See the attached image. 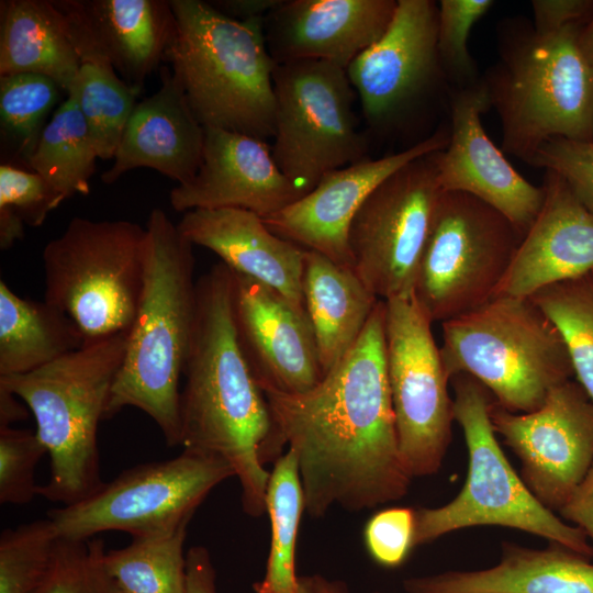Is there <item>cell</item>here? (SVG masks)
<instances>
[{"label": "cell", "mask_w": 593, "mask_h": 593, "mask_svg": "<svg viewBox=\"0 0 593 593\" xmlns=\"http://www.w3.org/2000/svg\"><path fill=\"white\" fill-rule=\"evenodd\" d=\"M385 307L379 300L344 358L311 390L264 391L273 423L267 462L295 451L312 518L337 505L359 512L402 499V462L388 379Z\"/></svg>", "instance_id": "cell-1"}, {"label": "cell", "mask_w": 593, "mask_h": 593, "mask_svg": "<svg viewBox=\"0 0 593 593\" xmlns=\"http://www.w3.org/2000/svg\"><path fill=\"white\" fill-rule=\"evenodd\" d=\"M233 275L217 262L195 284V315L180 392V446L234 470L245 513H266L265 468L273 423L240 350L232 310Z\"/></svg>", "instance_id": "cell-2"}, {"label": "cell", "mask_w": 593, "mask_h": 593, "mask_svg": "<svg viewBox=\"0 0 593 593\" xmlns=\"http://www.w3.org/2000/svg\"><path fill=\"white\" fill-rule=\"evenodd\" d=\"M145 228L143 289L105 419L136 407L157 424L166 444L176 447L179 385L195 315L193 245L159 208L152 210Z\"/></svg>", "instance_id": "cell-3"}, {"label": "cell", "mask_w": 593, "mask_h": 593, "mask_svg": "<svg viewBox=\"0 0 593 593\" xmlns=\"http://www.w3.org/2000/svg\"><path fill=\"white\" fill-rule=\"evenodd\" d=\"M573 24L539 34L510 20L501 58L482 78L502 125V152L526 164L556 137L593 141V64L582 54Z\"/></svg>", "instance_id": "cell-4"}, {"label": "cell", "mask_w": 593, "mask_h": 593, "mask_svg": "<svg viewBox=\"0 0 593 593\" xmlns=\"http://www.w3.org/2000/svg\"><path fill=\"white\" fill-rule=\"evenodd\" d=\"M176 34L166 61L204 127L273 138L276 63L265 18L231 19L210 2L169 0Z\"/></svg>", "instance_id": "cell-5"}, {"label": "cell", "mask_w": 593, "mask_h": 593, "mask_svg": "<svg viewBox=\"0 0 593 593\" xmlns=\"http://www.w3.org/2000/svg\"><path fill=\"white\" fill-rule=\"evenodd\" d=\"M127 333L86 344L32 372L0 376V385L33 414L35 433L49 456L48 482L37 488V495L47 501L76 504L104 483L98 427L105 419Z\"/></svg>", "instance_id": "cell-6"}, {"label": "cell", "mask_w": 593, "mask_h": 593, "mask_svg": "<svg viewBox=\"0 0 593 593\" xmlns=\"http://www.w3.org/2000/svg\"><path fill=\"white\" fill-rule=\"evenodd\" d=\"M441 328L449 379L471 376L511 412L536 411L574 376L561 333L529 296L495 295Z\"/></svg>", "instance_id": "cell-7"}, {"label": "cell", "mask_w": 593, "mask_h": 593, "mask_svg": "<svg viewBox=\"0 0 593 593\" xmlns=\"http://www.w3.org/2000/svg\"><path fill=\"white\" fill-rule=\"evenodd\" d=\"M454 419L468 449V473L460 492L438 507L415 511L414 547L462 528L502 526L527 532L586 558L585 533L557 516L530 492L507 460L490 418L491 393L469 374L450 379Z\"/></svg>", "instance_id": "cell-8"}, {"label": "cell", "mask_w": 593, "mask_h": 593, "mask_svg": "<svg viewBox=\"0 0 593 593\" xmlns=\"http://www.w3.org/2000/svg\"><path fill=\"white\" fill-rule=\"evenodd\" d=\"M145 239L146 228L134 222L75 216L44 247V300L77 325L86 344L131 328L143 289Z\"/></svg>", "instance_id": "cell-9"}, {"label": "cell", "mask_w": 593, "mask_h": 593, "mask_svg": "<svg viewBox=\"0 0 593 593\" xmlns=\"http://www.w3.org/2000/svg\"><path fill=\"white\" fill-rule=\"evenodd\" d=\"M523 239L499 211L465 192H443L418 262L414 295L432 322L489 301Z\"/></svg>", "instance_id": "cell-10"}, {"label": "cell", "mask_w": 593, "mask_h": 593, "mask_svg": "<svg viewBox=\"0 0 593 593\" xmlns=\"http://www.w3.org/2000/svg\"><path fill=\"white\" fill-rule=\"evenodd\" d=\"M272 157L304 194L335 169L367 158L358 130L356 92L345 68L323 60L276 65Z\"/></svg>", "instance_id": "cell-11"}, {"label": "cell", "mask_w": 593, "mask_h": 593, "mask_svg": "<svg viewBox=\"0 0 593 593\" xmlns=\"http://www.w3.org/2000/svg\"><path fill=\"white\" fill-rule=\"evenodd\" d=\"M235 477L222 458L183 449L177 457L134 466L89 497L47 512L63 539L92 538L109 530L132 537L189 524L210 492Z\"/></svg>", "instance_id": "cell-12"}, {"label": "cell", "mask_w": 593, "mask_h": 593, "mask_svg": "<svg viewBox=\"0 0 593 593\" xmlns=\"http://www.w3.org/2000/svg\"><path fill=\"white\" fill-rule=\"evenodd\" d=\"M438 3L398 0L385 33L346 68L369 130L393 137L423 121L451 87L437 44Z\"/></svg>", "instance_id": "cell-13"}, {"label": "cell", "mask_w": 593, "mask_h": 593, "mask_svg": "<svg viewBox=\"0 0 593 593\" xmlns=\"http://www.w3.org/2000/svg\"><path fill=\"white\" fill-rule=\"evenodd\" d=\"M388 379L399 448L409 475L441 467L451 441L454 400L433 322L414 292L384 301Z\"/></svg>", "instance_id": "cell-14"}, {"label": "cell", "mask_w": 593, "mask_h": 593, "mask_svg": "<svg viewBox=\"0 0 593 593\" xmlns=\"http://www.w3.org/2000/svg\"><path fill=\"white\" fill-rule=\"evenodd\" d=\"M436 154L417 157L390 175L369 194L350 224L353 269L379 300L414 291L418 262L443 193Z\"/></svg>", "instance_id": "cell-15"}, {"label": "cell", "mask_w": 593, "mask_h": 593, "mask_svg": "<svg viewBox=\"0 0 593 593\" xmlns=\"http://www.w3.org/2000/svg\"><path fill=\"white\" fill-rule=\"evenodd\" d=\"M490 418L521 460L524 483L542 505L559 512L593 466L592 399L571 379L529 413L511 412L493 400Z\"/></svg>", "instance_id": "cell-16"}, {"label": "cell", "mask_w": 593, "mask_h": 593, "mask_svg": "<svg viewBox=\"0 0 593 593\" xmlns=\"http://www.w3.org/2000/svg\"><path fill=\"white\" fill-rule=\"evenodd\" d=\"M490 108L482 78L451 88L449 142L436 154L438 181L443 192H465L489 204L524 237L541 209L544 189L525 179L486 134L481 118Z\"/></svg>", "instance_id": "cell-17"}, {"label": "cell", "mask_w": 593, "mask_h": 593, "mask_svg": "<svg viewBox=\"0 0 593 593\" xmlns=\"http://www.w3.org/2000/svg\"><path fill=\"white\" fill-rule=\"evenodd\" d=\"M448 142L447 124L401 152L377 159L367 157L332 170L302 198L262 221L279 237L353 268L348 234L365 200L399 168L417 157L445 149Z\"/></svg>", "instance_id": "cell-18"}, {"label": "cell", "mask_w": 593, "mask_h": 593, "mask_svg": "<svg viewBox=\"0 0 593 593\" xmlns=\"http://www.w3.org/2000/svg\"><path fill=\"white\" fill-rule=\"evenodd\" d=\"M81 61L113 69L141 93L166 61L176 16L166 0H52Z\"/></svg>", "instance_id": "cell-19"}, {"label": "cell", "mask_w": 593, "mask_h": 593, "mask_svg": "<svg viewBox=\"0 0 593 593\" xmlns=\"http://www.w3.org/2000/svg\"><path fill=\"white\" fill-rule=\"evenodd\" d=\"M232 275L236 336L260 389L293 394L314 388L324 374L307 314L262 282Z\"/></svg>", "instance_id": "cell-20"}, {"label": "cell", "mask_w": 593, "mask_h": 593, "mask_svg": "<svg viewBox=\"0 0 593 593\" xmlns=\"http://www.w3.org/2000/svg\"><path fill=\"white\" fill-rule=\"evenodd\" d=\"M204 130L195 176L170 191L175 211L234 208L262 219L304 195L280 170L266 141L221 128Z\"/></svg>", "instance_id": "cell-21"}, {"label": "cell", "mask_w": 593, "mask_h": 593, "mask_svg": "<svg viewBox=\"0 0 593 593\" xmlns=\"http://www.w3.org/2000/svg\"><path fill=\"white\" fill-rule=\"evenodd\" d=\"M398 0H282L264 21L277 65L323 60L347 68L389 27Z\"/></svg>", "instance_id": "cell-22"}, {"label": "cell", "mask_w": 593, "mask_h": 593, "mask_svg": "<svg viewBox=\"0 0 593 593\" xmlns=\"http://www.w3.org/2000/svg\"><path fill=\"white\" fill-rule=\"evenodd\" d=\"M541 187V209L495 295L530 296L547 286L593 272V214L556 172L545 170Z\"/></svg>", "instance_id": "cell-23"}, {"label": "cell", "mask_w": 593, "mask_h": 593, "mask_svg": "<svg viewBox=\"0 0 593 593\" xmlns=\"http://www.w3.org/2000/svg\"><path fill=\"white\" fill-rule=\"evenodd\" d=\"M161 85L137 102L125 126L112 166L101 179L111 184L135 168H152L184 184L203 156L204 126L192 112L171 69L160 67Z\"/></svg>", "instance_id": "cell-24"}, {"label": "cell", "mask_w": 593, "mask_h": 593, "mask_svg": "<svg viewBox=\"0 0 593 593\" xmlns=\"http://www.w3.org/2000/svg\"><path fill=\"white\" fill-rule=\"evenodd\" d=\"M192 244L216 254L232 271L262 282L306 313L302 292L304 248L272 233L254 212L197 209L177 224Z\"/></svg>", "instance_id": "cell-25"}, {"label": "cell", "mask_w": 593, "mask_h": 593, "mask_svg": "<svg viewBox=\"0 0 593 593\" xmlns=\"http://www.w3.org/2000/svg\"><path fill=\"white\" fill-rule=\"evenodd\" d=\"M489 569L446 571L403 581L407 593H593V563L559 544L532 549L502 544Z\"/></svg>", "instance_id": "cell-26"}, {"label": "cell", "mask_w": 593, "mask_h": 593, "mask_svg": "<svg viewBox=\"0 0 593 593\" xmlns=\"http://www.w3.org/2000/svg\"><path fill=\"white\" fill-rule=\"evenodd\" d=\"M302 292L325 376L356 343L379 299L353 268L309 249H304Z\"/></svg>", "instance_id": "cell-27"}, {"label": "cell", "mask_w": 593, "mask_h": 593, "mask_svg": "<svg viewBox=\"0 0 593 593\" xmlns=\"http://www.w3.org/2000/svg\"><path fill=\"white\" fill-rule=\"evenodd\" d=\"M80 67L52 0L0 2V76L42 75L67 93Z\"/></svg>", "instance_id": "cell-28"}, {"label": "cell", "mask_w": 593, "mask_h": 593, "mask_svg": "<svg viewBox=\"0 0 593 593\" xmlns=\"http://www.w3.org/2000/svg\"><path fill=\"white\" fill-rule=\"evenodd\" d=\"M85 344L64 312L45 300L23 299L0 280V376L32 372Z\"/></svg>", "instance_id": "cell-29"}, {"label": "cell", "mask_w": 593, "mask_h": 593, "mask_svg": "<svg viewBox=\"0 0 593 593\" xmlns=\"http://www.w3.org/2000/svg\"><path fill=\"white\" fill-rule=\"evenodd\" d=\"M305 500L295 451L288 448L273 465L266 491V512L271 525V540L262 581L256 593H298L295 548Z\"/></svg>", "instance_id": "cell-30"}, {"label": "cell", "mask_w": 593, "mask_h": 593, "mask_svg": "<svg viewBox=\"0 0 593 593\" xmlns=\"http://www.w3.org/2000/svg\"><path fill=\"white\" fill-rule=\"evenodd\" d=\"M98 156L74 94L66 98L45 125L27 169L40 174L66 199L90 192Z\"/></svg>", "instance_id": "cell-31"}, {"label": "cell", "mask_w": 593, "mask_h": 593, "mask_svg": "<svg viewBox=\"0 0 593 593\" xmlns=\"http://www.w3.org/2000/svg\"><path fill=\"white\" fill-rule=\"evenodd\" d=\"M187 528L132 537L128 546L105 551L103 563L118 592L187 593Z\"/></svg>", "instance_id": "cell-32"}, {"label": "cell", "mask_w": 593, "mask_h": 593, "mask_svg": "<svg viewBox=\"0 0 593 593\" xmlns=\"http://www.w3.org/2000/svg\"><path fill=\"white\" fill-rule=\"evenodd\" d=\"M61 92L53 79L42 75L0 76L1 144L22 168L27 169L48 115L60 104Z\"/></svg>", "instance_id": "cell-33"}, {"label": "cell", "mask_w": 593, "mask_h": 593, "mask_svg": "<svg viewBox=\"0 0 593 593\" xmlns=\"http://www.w3.org/2000/svg\"><path fill=\"white\" fill-rule=\"evenodd\" d=\"M69 93L77 100L98 158L113 159L139 92L111 68L81 64Z\"/></svg>", "instance_id": "cell-34"}, {"label": "cell", "mask_w": 593, "mask_h": 593, "mask_svg": "<svg viewBox=\"0 0 593 593\" xmlns=\"http://www.w3.org/2000/svg\"><path fill=\"white\" fill-rule=\"evenodd\" d=\"M561 333L577 381L593 401V272L529 296Z\"/></svg>", "instance_id": "cell-35"}, {"label": "cell", "mask_w": 593, "mask_h": 593, "mask_svg": "<svg viewBox=\"0 0 593 593\" xmlns=\"http://www.w3.org/2000/svg\"><path fill=\"white\" fill-rule=\"evenodd\" d=\"M59 540L48 517L4 529L0 536V593H33L49 574Z\"/></svg>", "instance_id": "cell-36"}, {"label": "cell", "mask_w": 593, "mask_h": 593, "mask_svg": "<svg viewBox=\"0 0 593 593\" xmlns=\"http://www.w3.org/2000/svg\"><path fill=\"white\" fill-rule=\"evenodd\" d=\"M490 0H441L438 2L437 44L451 88L480 81L478 67L468 49L472 26L492 8Z\"/></svg>", "instance_id": "cell-37"}, {"label": "cell", "mask_w": 593, "mask_h": 593, "mask_svg": "<svg viewBox=\"0 0 593 593\" xmlns=\"http://www.w3.org/2000/svg\"><path fill=\"white\" fill-rule=\"evenodd\" d=\"M101 538H60L55 563L33 593H119L104 563Z\"/></svg>", "instance_id": "cell-38"}, {"label": "cell", "mask_w": 593, "mask_h": 593, "mask_svg": "<svg viewBox=\"0 0 593 593\" xmlns=\"http://www.w3.org/2000/svg\"><path fill=\"white\" fill-rule=\"evenodd\" d=\"M45 454L35 432L0 427L1 504H27L37 495L34 472Z\"/></svg>", "instance_id": "cell-39"}, {"label": "cell", "mask_w": 593, "mask_h": 593, "mask_svg": "<svg viewBox=\"0 0 593 593\" xmlns=\"http://www.w3.org/2000/svg\"><path fill=\"white\" fill-rule=\"evenodd\" d=\"M65 195L40 174L9 163L0 165V205L11 209L27 226H41Z\"/></svg>", "instance_id": "cell-40"}, {"label": "cell", "mask_w": 593, "mask_h": 593, "mask_svg": "<svg viewBox=\"0 0 593 593\" xmlns=\"http://www.w3.org/2000/svg\"><path fill=\"white\" fill-rule=\"evenodd\" d=\"M528 165L559 175L593 214V141L551 138L536 150Z\"/></svg>", "instance_id": "cell-41"}, {"label": "cell", "mask_w": 593, "mask_h": 593, "mask_svg": "<svg viewBox=\"0 0 593 593\" xmlns=\"http://www.w3.org/2000/svg\"><path fill=\"white\" fill-rule=\"evenodd\" d=\"M414 527L415 511L412 507H390L377 512L363 530L369 555L381 566H400L414 548Z\"/></svg>", "instance_id": "cell-42"}, {"label": "cell", "mask_w": 593, "mask_h": 593, "mask_svg": "<svg viewBox=\"0 0 593 593\" xmlns=\"http://www.w3.org/2000/svg\"><path fill=\"white\" fill-rule=\"evenodd\" d=\"M533 27L539 34L551 33L573 24H584L593 15L592 0L532 1Z\"/></svg>", "instance_id": "cell-43"}, {"label": "cell", "mask_w": 593, "mask_h": 593, "mask_svg": "<svg viewBox=\"0 0 593 593\" xmlns=\"http://www.w3.org/2000/svg\"><path fill=\"white\" fill-rule=\"evenodd\" d=\"M558 513L563 521L581 528L593 546V466Z\"/></svg>", "instance_id": "cell-44"}, {"label": "cell", "mask_w": 593, "mask_h": 593, "mask_svg": "<svg viewBox=\"0 0 593 593\" xmlns=\"http://www.w3.org/2000/svg\"><path fill=\"white\" fill-rule=\"evenodd\" d=\"M187 593H217L215 570L205 547L194 546L186 555Z\"/></svg>", "instance_id": "cell-45"}, {"label": "cell", "mask_w": 593, "mask_h": 593, "mask_svg": "<svg viewBox=\"0 0 593 593\" xmlns=\"http://www.w3.org/2000/svg\"><path fill=\"white\" fill-rule=\"evenodd\" d=\"M282 0H216L211 1L222 14L235 20L266 18Z\"/></svg>", "instance_id": "cell-46"}, {"label": "cell", "mask_w": 593, "mask_h": 593, "mask_svg": "<svg viewBox=\"0 0 593 593\" xmlns=\"http://www.w3.org/2000/svg\"><path fill=\"white\" fill-rule=\"evenodd\" d=\"M24 222L9 208L0 205V248L7 250L24 236Z\"/></svg>", "instance_id": "cell-47"}, {"label": "cell", "mask_w": 593, "mask_h": 593, "mask_svg": "<svg viewBox=\"0 0 593 593\" xmlns=\"http://www.w3.org/2000/svg\"><path fill=\"white\" fill-rule=\"evenodd\" d=\"M20 400L10 390L0 385V427L11 426L12 423L27 417V406Z\"/></svg>", "instance_id": "cell-48"}, {"label": "cell", "mask_w": 593, "mask_h": 593, "mask_svg": "<svg viewBox=\"0 0 593 593\" xmlns=\"http://www.w3.org/2000/svg\"><path fill=\"white\" fill-rule=\"evenodd\" d=\"M578 44L584 57L593 64V15L580 29Z\"/></svg>", "instance_id": "cell-49"}, {"label": "cell", "mask_w": 593, "mask_h": 593, "mask_svg": "<svg viewBox=\"0 0 593 593\" xmlns=\"http://www.w3.org/2000/svg\"><path fill=\"white\" fill-rule=\"evenodd\" d=\"M316 593H346V588L337 581H328L320 575L313 577Z\"/></svg>", "instance_id": "cell-50"}, {"label": "cell", "mask_w": 593, "mask_h": 593, "mask_svg": "<svg viewBox=\"0 0 593 593\" xmlns=\"http://www.w3.org/2000/svg\"><path fill=\"white\" fill-rule=\"evenodd\" d=\"M298 593H316L313 577L299 578Z\"/></svg>", "instance_id": "cell-51"}]
</instances>
